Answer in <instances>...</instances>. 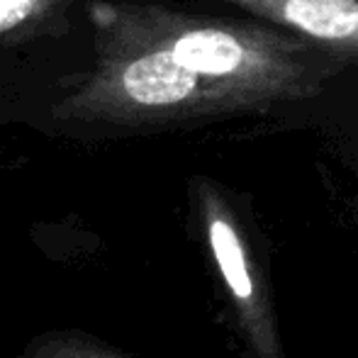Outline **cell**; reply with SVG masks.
<instances>
[{
    "instance_id": "6da1fadb",
    "label": "cell",
    "mask_w": 358,
    "mask_h": 358,
    "mask_svg": "<svg viewBox=\"0 0 358 358\" xmlns=\"http://www.w3.org/2000/svg\"><path fill=\"white\" fill-rule=\"evenodd\" d=\"M95 64L54 115L113 127L190 120L310 100L346 66L264 20L200 17L161 5L93 3Z\"/></svg>"
},
{
    "instance_id": "7a4b0ae2",
    "label": "cell",
    "mask_w": 358,
    "mask_h": 358,
    "mask_svg": "<svg viewBox=\"0 0 358 358\" xmlns=\"http://www.w3.org/2000/svg\"><path fill=\"white\" fill-rule=\"evenodd\" d=\"M358 66V0H220Z\"/></svg>"
},
{
    "instance_id": "3957f363",
    "label": "cell",
    "mask_w": 358,
    "mask_h": 358,
    "mask_svg": "<svg viewBox=\"0 0 358 358\" xmlns=\"http://www.w3.org/2000/svg\"><path fill=\"white\" fill-rule=\"evenodd\" d=\"M208 239L213 256L229 285L231 295L241 302H249L254 295V283L249 275V264H246L244 246L236 236L234 227L224 220L215 200H208Z\"/></svg>"
},
{
    "instance_id": "277c9868",
    "label": "cell",
    "mask_w": 358,
    "mask_h": 358,
    "mask_svg": "<svg viewBox=\"0 0 358 358\" xmlns=\"http://www.w3.org/2000/svg\"><path fill=\"white\" fill-rule=\"evenodd\" d=\"M13 358H129L105 341L103 336L83 329H47L32 336Z\"/></svg>"
},
{
    "instance_id": "5b68a950",
    "label": "cell",
    "mask_w": 358,
    "mask_h": 358,
    "mask_svg": "<svg viewBox=\"0 0 358 358\" xmlns=\"http://www.w3.org/2000/svg\"><path fill=\"white\" fill-rule=\"evenodd\" d=\"M69 0H0V42L32 32Z\"/></svg>"
}]
</instances>
